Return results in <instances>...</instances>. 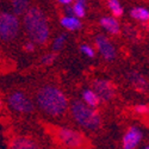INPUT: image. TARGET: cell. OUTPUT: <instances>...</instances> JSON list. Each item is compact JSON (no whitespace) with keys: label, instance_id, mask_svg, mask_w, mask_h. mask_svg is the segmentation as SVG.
<instances>
[{"label":"cell","instance_id":"cell-16","mask_svg":"<svg viewBox=\"0 0 149 149\" xmlns=\"http://www.w3.org/2000/svg\"><path fill=\"white\" fill-rule=\"evenodd\" d=\"M131 81L134 84V86L137 90H141V91H146L147 90V81L146 79L141 75V74L139 73H132L131 74Z\"/></svg>","mask_w":149,"mask_h":149},{"label":"cell","instance_id":"cell-20","mask_svg":"<svg viewBox=\"0 0 149 149\" xmlns=\"http://www.w3.org/2000/svg\"><path fill=\"white\" fill-rule=\"evenodd\" d=\"M55 58H56V55L54 54V53H49V54H45L43 57H42V63H44V65H52L53 62L55 61Z\"/></svg>","mask_w":149,"mask_h":149},{"label":"cell","instance_id":"cell-19","mask_svg":"<svg viewBox=\"0 0 149 149\" xmlns=\"http://www.w3.org/2000/svg\"><path fill=\"white\" fill-rule=\"evenodd\" d=\"M65 41H66V36L65 35H61V36L56 37L55 41H54V44H53V49L54 50H60V49L63 47Z\"/></svg>","mask_w":149,"mask_h":149},{"label":"cell","instance_id":"cell-9","mask_svg":"<svg viewBox=\"0 0 149 149\" xmlns=\"http://www.w3.org/2000/svg\"><path fill=\"white\" fill-rule=\"evenodd\" d=\"M142 131L137 127H131L123 137L124 149H134L142 140Z\"/></svg>","mask_w":149,"mask_h":149},{"label":"cell","instance_id":"cell-5","mask_svg":"<svg viewBox=\"0 0 149 149\" xmlns=\"http://www.w3.org/2000/svg\"><path fill=\"white\" fill-rule=\"evenodd\" d=\"M8 104L10 106L18 111V112L28 113L33 110V104L30 99L22 92H15L8 97Z\"/></svg>","mask_w":149,"mask_h":149},{"label":"cell","instance_id":"cell-4","mask_svg":"<svg viewBox=\"0 0 149 149\" xmlns=\"http://www.w3.org/2000/svg\"><path fill=\"white\" fill-rule=\"evenodd\" d=\"M19 20L16 15L0 12V40L12 41L18 35Z\"/></svg>","mask_w":149,"mask_h":149},{"label":"cell","instance_id":"cell-17","mask_svg":"<svg viewBox=\"0 0 149 149\" xmlns=\"http://www.w3.org/2000/svg\"><path fill=\"white\" fill-rule=\"evenodd\" d=\"M107 4L109 8L111 10L115 17H120L123 15V7L118 0H107Z\"/></svg>","mask_w":149,"mask_h":149},{"label":"cell","instance_id":"cell-24","mask_svg":"<svg viewBox=\"0 0 149 149\" xmlns=\"http://www.w3.org/2000/svg\"><path fill=\"white\" fill-rule=\"evenodd\" d=\"M58 3H61V4H65V5H69L73 0H57Z\"/></svg>","mask_w":149,"mask_h":149},{"label":"cell","instance_id":"cell-18","mask_svg":"<svg viewBox=\"0 0 149 149\" xmlns=\"http://www.w3.org/2000/svg\"><path fill=\"white\" fill-rule=\"evenodd\" d=\"M72 11H73V16L74 17H84L85 16V4L82 3H75L72 6Z\"/></svg>","mask_w":149,"mask_h":149},{"label":"cell","instance_id":"cell-8","mask_svg":"<svg viewBox=\"0 0 149 149\" xmlns=\"http://www.w3.org/2000/svg\"><path fill=\"white\" fill-rule=\"evenodd\" d=\"M95 43H97L98 50L100 52V54L104 58L111 61V60H113L116 57V49L112 45V43L109 41L107 37L102 36V35L98 36L95 38Z\"/></svg>","mask_w":149,"mask_h":149},{"label":"cell","instance_id":"cell-25","mask_svg":"<svg viewBox=\"0 0 149 149\" xmlns=\"http://www.w3.org/2000/svg\"><path fill=\"white\" fill-rule=\"evenodd\" d=\"M77 1H78V3H82V4H85L86 1H87V0H77Z\"/></svg>","mask_w":149,"mask_h":149},{"label":"cell","instance_id":"cell-15","mask_svg":"<svg viewBox=\"0 0 149 149\" xmlns=\"http://www.w3.org/2000/svg\"><path fill=\"white\" fill-rule=\"evenodd\" d=\"M131 17L141 22H147L149 18V12L144 7H135L131 10Z\"/></svg>","mask_w":149,"mask_h":149},{"label":"cell","instance_id":"cell-3","mask_svg":"<svg viewBox=\"0 0 149 149\" xmlns=\"http://www.w3.org/2000/svg\"><path fill=\"white\" fill-rule=\"evenodd\" d=\"M72 115L81 127L90 129V130H95L100 127V116L98 115L95 110H93L91 106L85 104L80 100H75L72 103L70 106Z\"/></svg>","mask_w":149,"mask_h":149},{"label":"cell","instance_id":"cell-7","mask_svg":"<svg viewBox=\"0 0 149 149\" xmlns=\"http://www.w3.org/2000/svg\"><path fill=\"white\" fill-rule=\"evenodd\" d=\"M93 88L98 98L103 99V100H110L115 94V87L109 80H104V79L95 80L93 82Z\"/></svg>","mask_w":149,"mask_h":149},{"label":"cell","instance_id":"cell-22","mask_svg":"<svg viewBox=\"0 0 149 149\" xmlns=\"http://www.w3.org/2000/svg\"><path fill=\"white\" fill-rule=\"evenodd\" d=\"M135 111L137 113H146L148 111V106L147 105H137L135 107Z\"/></svg>","mask_w":149,"mask_h":149},{"label":"cell","instance_id":"cell-14","mask_svg":"<svg viewBox=\"0 0 149 149\" xmlns=\"http://www.w3.org/2000/svg\"><path fill=\"white\" fill-rule=\"evenodd\" d=\"M82 97H84L85 103L87 104L88 106H91V107H95V106L99 104V100H100V99L98 98V95L94 93V91H92V90H86V91H84Z\"/></svg>","mask_w":149,"mask_h":149},{"label":"cell","instance_id":"cell-10","mask_svg":"<svg viewBox=\"0 0 149 149\" xmlns=\"http://www.w3.org/2000/svg\"><path fill=\"white\" fill-rule=\"evenodd\" d=\"M11 149H38L37 146L26 137H16L11 142Z\"/></svg>","mask_w":149,"mask_h":149},{"label":"cell","instance_id":"cell-6","mask_svg":"<svg viewBox=\"0 0 149 149\" xmlns=\"http://www.w3.org/2000/svg\"><path fill=\"white\" fill-rule=\"evenodd\" d=\"M58 137L65 146L74 149L82 146V142H84V137L80 132L74 131L72 129H66V128H62L58 130Z\"/></svg>","mask_w":149,"mask_h":149},{"label":"cell","instance_id":"cell-13","mask_svg":"<svg viewBox=\"0 0 149 149\" xmlns=\"http://www.w3.org/2000/svg\"><path fill=\"white\" fill-rule=\"evenodd\" d=\"M30 0H11V5L16 15H24L29 8Z\"/></svg>","mask_w":149,"mask_h":149},{"label":"cell","instance_id":"cell-1","mask_svg":"<svg viewBox=\"0 0 149 149\" xmlns=\"http://www.w3.org/2000/svg\"><path fill=\"white\" fill-rule=\"evenodd\" d=\"M37 103L45 113L57 117L66 112L67 98L61 90L54 86H44L37 93Z\"/></svg>","mask_w":149,"mask_h":149},{"label":"cell","instance_id":"cell-21","mask_svg":"<svg viewBox=\"0 0 149 149\" xmlns=\"http://www.w3.org/2000/svg\"><path fill=\"white\" fill-rule=\"evenodd\" d=\"M80 50H81L86 56H88V57H93V56H94V50H93V49H92L90 45H86V44L81 45Z\"/></svg>","mask_w":149,"mask_h":149},{"label":"cell","instance_id":"cell-12","mask_svg":"<svg viewBox=\"0 0 149 149\" xmlns=\"http://www.w3.org/2000/svg\"><path fill=\"white\" fill-rule=\"evenodd\" d=\"M61 25L67 30L74 31V30H78V29L81 28V22L78 19V17L66 16V17H63L61 19Z\"/></svg>","mask_w":149,"mask_h":149},{"label":"cell","instance_id":"cell-26","mask_svg":"<svg viewBox=\"0 0 149 149\" xmlns=\"http://www.w3.org/2000/svg\"><path fill=\"white\" fill-rule=\"evenodd\" d=\"M144 149H149V148H148V147H146V148H144Z\"/></svg>","mask_w":149,"mask_h":149},{"label":"cell","instance_id":"cell-23","mask_svg":"<svg viewBox=\"0 0 149 149\" xmlns=\"http://www.w3.org/2000/svg\"><path fill=\"white\" fill-rule=\"evenodd\" d=\"M24 48H25L26 52H33L35 50V44H33V42H29V43L25 44Z\"/></svg>","mask_w":149,"mask_h":149},{"label":"cell","instance_id":"cell-11","mask_svg":"<svg viewBox=\"0 0 149 149\" xmlns=\"http://www.w3.org/2000/svg\"><path fill=\"white\" fill-rule=\"evenodd\" d=\"M100 25L110 33L119 32V23L113 17H104L100 19Z\"/></svg>","mask_w":149,"mask_h":149},{"label":"cell","instance_id":"cell-2","mask_svg":"<svg viewBox=\"0 0 149 149\" xmlns=\"http://www.w3.org/2000/svg\"><path fill=\"white\" fill-rule=\"evenodd\" d=\"M23 24L31 42L43 44L49 37V25L44 13L37 7L28 8L24 13Z\"/></svg>","mask_w":149,"mask_h":149}]
</instances>
